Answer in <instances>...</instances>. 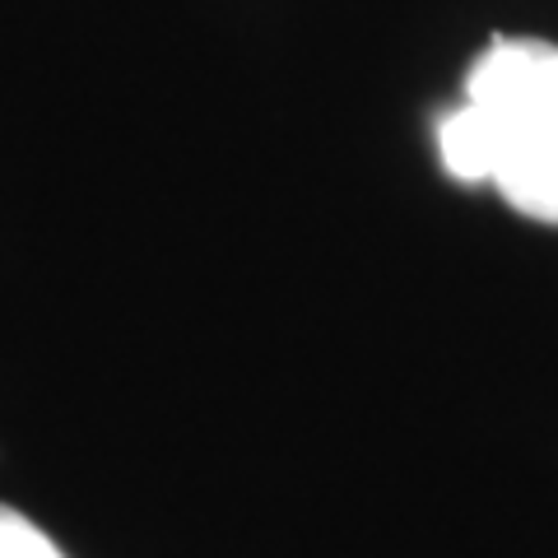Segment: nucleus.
I'll list each match as a JSON object with an SVG mask.
<instances>
[{
	"mask_svg": "<svg viewBox=\"0 0 558 558\" xmlns=\"http://www.w3.org/2000/svg\"><path fill=\"white\" fill-rule=\"evenodd\" d=\"M461 102L484 135L488 186L517 215L558 223V47L494 38L470 65Z\"/></svg>",
	"mask_w": 558,
	"mask_h": 558,
	"instance_id": "nucleus-1",
	"label": "nucleus"
},
{
	"mask_svg": "<svg viewBox=\"0 0 558 558\" xmlns=\"http://www.w3.org/2000/svg\"><path fill=\"white\" fill-rule=\"evenodd\" d=\"M0 558H65V554L38 521H28L24 512L0 502Z\"/></svg>",
	"mask_w": 558,
	"mask_h": 558,
	"instance_id": "nucleus-2",
	"label": "nucleus"
}]
</instances>
